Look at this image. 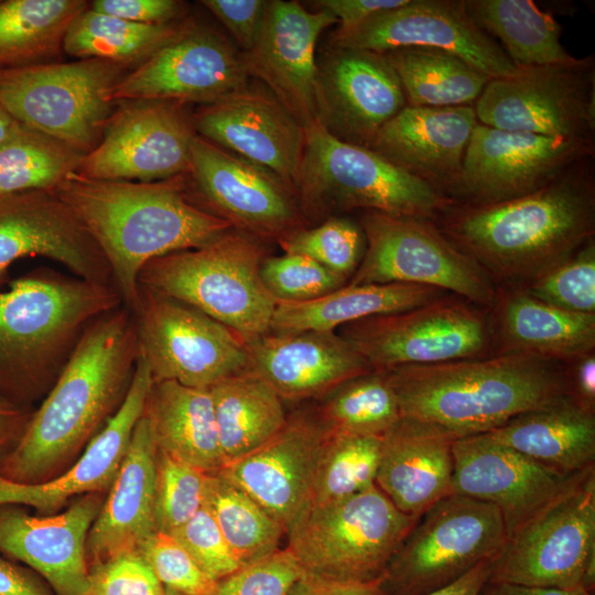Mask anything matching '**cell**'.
I'll return each instance as SVG.
<instances>
[{"label":"cell","instance_id":"1","mask_svg":"<svg viewBox=\"0 0 595 595\" xmlns=\"http://www.w3.org/2000/svg\"><path fill=\"white\" fill-rule=\"evenodd\" d=\"M139 357L131 311L121 305L96 318L17 446L0 462V476L35 485L67 470L121 407Z\"/></svg>","mask_w":595,"mask_h":595},{"label":"cell","instance_id":"2","mask_svg":"<svg viewBox=\"0 0 595 595\" xmlns=\"http://www.w3.org/2000/svg\"><path fill=\"white\" fill-rule=\"evenodd\" d=\"M593 158L533 193L486 205L455 204L441 215L440 231L490 280L526 284L594 238Z\"/></svg>","mask_w":595,"mask_h":595},{"label":"cell","instance_id":"3","mask_svg":"<svg viewBox=\"0 0 595 595\" xmlns=\"http://www.w3.org/2000/svg\"><path fill=\"white\" fill-rule=\"evenodd\" d=\"M89 231L123 305L138 301V278L153 259L203 247L234 227L193 202L186 173L155 182L89 178L77 172L56 190Z\"/></svg>","mask_w":595,"mask_h":595},{"label":"cell","instance_id":"4","mask_svg":"<svg viewBox=\"0 0 595 595\" xmlns=\"http://www.w3.org/2000/svg\"><path fill=\"white\" fill-rule=\"evenodd\" d=\"M401 418L452 440L490 432L567 397L558 361L497 355L387 370Z\"/></svg>","mask_w":595,"mask_h":595},{"label":"cell","instance_id":"5","mask_svg":"<svg viewBox=\"0 0 595 595\" xmlns=\"http://www.w3.org/2000/svg\"><path fill=\"white\" fill-rule=\"evenodd\" d=\"M123 305L115 286L39 268L0 292V392L35 408L88 326Z\"/></svg>","mask_w":595,"mask_h":595},{"label":"cell","instance_id":"6","mask_svg":"<svg viewBox=\"0 0 595 595\" xmlns=\"http://www.w3.org/2000/svg\"><path fill=\"white\" fill-rule=\"evenodd\" d=\"M264 258L257 237L232 228L203 247L151 260L138 283L199 310L250 342L270 332L277 305L261 279Z\"/></svg>","mask_w":595,"mask_h":595},{"label":"cell","instance_id":"7","mask_svg":"<svg viewBox=\"0 0 595 595\" xmlns=\"http://www.w3.org/2000/svg\"><path fill=\"white\" fill-rule=\"evenodd\" d=\"M296 196L306 216L361 208L431 220L455 203L374 150L344 142L317 121L305 128Z\"/></svg>","mask_w":595,"mask_h":595},{"label":"cell","instance_id":"8","mask_svg":"<svg viewBox=\"0 0 595 595\" xmlns=\"http://www.w3.org/2000/svg\"><path fill=\"white\" fill-rule=\"evenodd\" d=\"M419 518L400 511L374 485L310 507L286 533V547L304 571L346 583L381 577Z\"/></svg>","mask_w":595,"mask_h":595},{"label":"cell","instance_id":"9","mask_svg":"<svg viewBox=\"0 0 595 595\" xmlns=\"http://www.w3.org/2000/svg\"><path fill=\"white\" fill-rule=\"evenodd\" d=\"M508 540L499 509L451 493L415 522L380 577L381 595H423L440 589L484 561Z\"/></svg>","mask_w":595,"mask_h":595},{"label":"cell","instance_id":"10","mask_svg":"<svg viewBox=\"0 0 595 595\" xmlns=\"http://www.w3.org/2000/svg\"><path fill=\"white\" fill-rule=\"evenodd\" d=\"M126 68L79 60L0 69V100L21 125L86 154L101 139Z\"/></svg>","mask_w":595,"mask_h":595},{"label":"cell","instance_id":"11","mask_svg":"<svg viewBox=\"0 0 595 595\" xmlns=\"http://www.w3.org/2000/svg\"><path fill=\"white\" fill-rule=\"evenodd\" d=\"M488 580L594 593L595 467L508 538Z\"/></svg>","mask_w":595,"mask_h":595},{"label":"cell","instance_id":"12","mask_svg":"<svg viewBox=\"0 0 595 595\" xmlns=\"http://www.w3.org/2000/svg\"><path fill=\"white\" fill-rule=\"evenodd\" d=\"M359 225L366 249L349 284L425 285L494 306L491 280L431 221L366 210Z\"/></svg>","mask_w":595,"mask_h":595},{"label":"cell","instance_id":"13","mask_svg":"<svg viewBox=\"0 0 595 595\" xmlns=\"http://www.w3.org/2000/svg\"><path fill=\"white\" fill-rule=\"evenodd\" d=\"M131 312L140 357L148 364L153 381L209 388L250 369L246 342L184 302L139 286Z\"/></svg>","mask_w":595,"mask_h":595},{"label":"cell","instance_id":"14","mask_svg":"<svg viewBox=\"0 0 595 595\" xmlns=\"http://www.w3.org/2000/svg\"><path fill=\"white\" fill-rule=\"evenodd\" d=\"M473 107L491 128L595 140L594 55L489 79Z\"/></svg>","mask_w":595,"mask_h":595},{"label":"cell","instance_id":"15","mask_svg":"<svg viewBox=\"0 0 595 595\" xmlns=\"http://www.w3.org/2000/svg\"><path fill=\"white\" fill-rule=\"evenodd\" d=\"M491 323L475 304L440 298L428 304L359 320L342 336L374 370L484 357Z\"/></svg>","mask_w":595,"mask_h":595},{"label":"cell","instance_id":"16","mask_svg":"<svg viewBox=\"0 0 595 595\" xmlns=\"http://www.w3.org/2000/svg\"><path fill=\"white\" fill-rule=\"evenodd\" d=\"M595 140L548 137L477 122L446 196L486 205L533 193L593 158Z\"/></svg>","mask_w":595,"mask_h":595},{"label":"cell","instance_id":"17","mask_svg":"<svg viewBox=\"0 0 595 595\" xmlns=\"http://www.w3.org/2000/svg\"><path fill=\"white\" fill-rule=\"evenodd\" d=\"M196 131L185 104L121 101L78 174L96 180L155 182L185 174Z\"/></svg>","mask_w":595,"mask_h":595},{"label":"cell","instance_id":"18","mask_svg":"<svg viewBox=\"0 0 595 595\" xmlns=\"http://www.w3.org/2000/svg\"><path fill=\"white\" fill-rule=\"evenodd\" d=\"M187 186L205 210L257 238L281 237L304 228L296 194L269 170L203 138L191 147Z\"/></svg>","mask_w":595,"mask_h":595},{"label":"cell","instance_id":"19","mask_svg":"<svg viewBox=\"0 0 595 595\" xmlns=\"http://www.w3.org/2000/svg\"><path fill=\"white\" fill-rule=\"evenodd\" d=\"M251 76L244 53L218 32L185 23L111 91L113 102L169 100L210 104L244 87Z\"/></svg>","mask_w":595,"mask_h":595},{"label":"cell","instance_id":"20","mask_svg":"<svg viewBox=\"0 0 595 595\" xmlns=\"http://www.w3.org/2000/svg\"><path fill=\"white\" fill-rule=\"evenodd\" d=\"M193 120L198 137L269 170L296 194L305 129L260 80L202 105Z\"/></svg>","mask_w":595,"mask_h":595},{"label":"cell","instance_id":"21","mask_svg":"<svg viewBox=\"0 0 595 595\" xmlns=\"http://www.w3.org/2000/svg\"><path fill=\"white\" fill-rule=\"evenodd\" d=\"M332 45L377 53L439 48L462 57L490 79L518 72L501 45L475 24L464 0H409L348 32H336Z\"/></svg>","mask_w":595,"mask_h":595},{"label":"cell","instance_id":"22","mask_svg":"<svg viewBox=\"0 0 595 595\" xmlns=\"http://www.w3.org/2000/svg\"><path fill=\"white\" fill-rule=\"evenodd\" d=\"M407 106L383 53L332 47L316 60V121L347 143L371 147L380 129Z\"/></svg>","mask_w":595,"mask_h":595},{"label":"cell","instance_id":"23","mask_svg":"<svg viewBox=\"0 0 595 595\" xmlns=\"http://www.w3.org/2000/svg\"><path fill=\"white\" fill-rule=\"evenodd\" d=\"M25 257L48 258L75 277L115 286L102 251L55 191L0 196V292L10 267Z\"/></svg>","mask_w":595,"mask_h":595},{"label":"cell","instance_id":"24","mask_svg":"<svg viewBox=\"0 0 595 595\" xmlns=\"http://www.w3.org/2000/svg\"><path fill=\"white\" fill-rule=\"evenodd\" d=\"M106 495L78 496L52 516L0 505V553L37 573L55 595H88L86 541Z\"/></svg>","mask_w":595,"mask_h":595},{"label":"cell","instance_id":"25","mask_svg":"<svg viewBox=\"0 0 595 595\" xmlns=\"http://www.w3.org/2000/svg\"><path fill=\"white\" fill-rule=\"evenodd\" d=\"M452 451V493L496 506L508 538L582 474L553 472L487 433L457 439Z\"/></svg>","mask_w":595,"mask_h":595},{"label":"cell","instance_id":"26","mask_svg":"<svg viewBox=\"0 0 595 595\" xmlns=\"http://www.w3.org/2000/svg\"><path fill=\"white\" fill-rule=\"evenodd\" d=\"M329 432L315 412H296L270 441L218 473L279 521L286 533L307 510Z\"/></svg>","mask_w":595,"mask_h":595},{"label":"cell","instance_id":"27","mask_svg":"<svg viewBox=\"0 0 595 595\" xmlns=\"http://www.w3.org/2000/svg\"><path fill=\"white\" fill-rule=\"evenodd\" d=\"M336 22L324 9L315 12L298 1L269 0L260 36L244 53L250 76L264 84L304 129L316 121V43Z\"/></svg>","mask_w":595,"mask_h":595},{"label":"cell","instance_id":"28","mask_svg":"<svg viewBox=\"0 0 595 595\" xmlns=\"http://www.w3.org/2000/svg\"><path fill=\"white\" fill-rule=\"evenodd\" d=\"M152 382L148 364L139 357L121 407L91 439L77 461L62 475L42 484H17L0 476V505H21L34 509L36 516H52L78 496L107 494L143 414Z\"/></svg>","mask_w":595,"mask_h":595},{"label":"cell","instance_id":"29","mask_svg":"<svg viewBox=\"0 0 595 595\" xmlns=\"http://www.w3.org/2000/svg\"><path fill=\"white\" fill-rule=\"evenodd\" d=\"M250 370L282 400L322 398L374 369L335 332H269L246 342Z\"/></svg>","mask_w":595,"mask_h":595},{"label":"cell","instance_id":"30","mask_svg":"<svg viewBox=\"0 0 595 595\" xmlns=\"http://www.w3.org/2000/svg\"><path fill=\"white\" fill-rule=\"evenodd\" d=\"M477 122L473 106L407 105L380 129L370 149L446 196Z\"/></svg>","mask_w":595,"mask_h":595},{"label":"cell","instance_id":"31","mask_svg":"<svg viewBox=\"0 0 595 595\" xmlns=\"http://www.w3.org/2000/svg\"><path fill=\"white\" fill-rule=\"evenodd\" d=\"M150 424L139 419L117 476L86 541L88 567L122 553L138 551L155 532V456Z\"/></svg>","mask_w":595,"mask_h":595},{"label":"cell","instance_id":"32","mask_svg":"<svg viewBox=\"0 0 595 595\" xmlns=\"http://www.w3.org/2000/svg\"><path fill=\"white\" fill-rule=\"evenodd\" d=\"M453 441L401 418L381 437L377 487L403 513L420 518L452 493Z\"/></svg>","mask_w":595,"mask_h":595},{"label":"cell","instance_id":"33","mask_svg":"<svg viewBox=\"0 0 595 595\" xmlns=\"http://www.w3.org/2000/svg\"><path fill=\"white\" fill-rule=\"evenodd\" d=\"M499 355H529L572 363L594 353L595 314L565 311L522 289L496 298Z\"/></svg>","mask_w":595,"mask_h":595},{"label":"cell","instance_id":"34","mask_svg":"<svg viewBox=\"0 0 595 595\" xmlns=\"http://www.w3.org/2000/svg\"><path fill=\"white\" fill-rule=\"evenodd\" d=\"M487 434L564 476L595 467V413L569 397L519 414Z\"/></svg>","mask_w":595,"mask_h":595},{"label":"cell","instance_id":"35","mask_svg":"<svg viewBox=\"0 0 595 595\" xmlns=\"http://www.w3.org/2000/svg\"><path fill=\"white\" fill-rule=\"evenodd\" d=\"M143 415L158 450L206 473L225 466L208 388L153 381Z\"/></svg>","mask_w":595,"mask_h":595},{"label":"cell","instance_id":"36","mask_svg":"<svg viewBox=\"0 0 595 595\" xmlns=\"http://www.w3.org/2000/svg\"><path fill=\"white\" fill-rule=\"evenodd\" d=\"M444 294L435 288L408 283L348 284L310 301H277L270 332H335L359 320L428 304Z\"/></svg>","mask_w":595,"mask_h":595},{"label":"cell","instance_id":"37","mask_svg":"<svg viewBox=\"0 0 595 595\" xmlns=\"http://www.w3.org/2000/svg\"><path fill=\"white\" fill-rule=\"evenodd\" d=\"M208 389L225 465L262 446L288 421L281 397L250 369Z\"/></svg>","mask_w":595,"mask_h":595},{"label":"cell","instance_id":"38","mask_svg":"<svg viewBox=\"0 0 595 595\" xmlns=\"http://www.w3.org/2000/svg\"><path fill=\"white\" fill-rule=\"evenodd\" d=\"M477 26L497 37L517 67L574 60L561 43L562 28L531 0H464Z\"/></svg>","mask_w":595,"mask_h":595},{"label":"cell","instance_id":"39","mask_svg":"<svg viewBox=\"0 0 595 595\" xmlns=\"http://www.w3.org/2000/svg\"><path fill=\"white\" fill-rule=\"evenodd\" d=\"M85 0H0V69L47 63Z\"/></svg>","mask_w":595,"mask_h":595},{"label":"cell","instance_id":"40","mask_svg":"<svg viewBox=\"0 0 595 595\" xmlns=\"http://www.w3.org/2000/svg\"><path fill=\"white\" fill-rule=\"evenodd\" d=\"M383 54L408 106H473L490 79L462 57L439 48L402 47Z\"/></svg>","mask_w":595,"mask_h":595},{"label":"cell","instance_id":"41","mask_svg":"<svg viewBox=\"0 0 595 595\" xmlns=\"http://www.w3.org/2000/svg\"><path fill=\"white\" fill-rule=\"evenodd\" d=\"M185 23L141 24L86 9L69 25L63 50L79 60L141 64Z\"/></svg>","mask_w":595,"mask_h":595},{"label":"cell","instance_id":"42","mask_svg":"<svg viewBox=\"0 0 595 595\" xmlns=\"http://www.w3.org/2000/svg\"><path fill=\"white\" fill-rule=\"evenodd\" d=\"M204 506L209 510L241 566L280 550L283 526L257 501L220 473H208Z\"/></svg>","mask_w":595,"mask_h":595},{"label":"cell","instance_id":"43","mask_svg":"<svg viewBox=\"0 0 595 595\" xmlns=\"http://www.w3.org/2000/svg\"><path fill=\"white\" fill-rule=\"evenodd\" d=\"M321 399L316 413L329 434L381 437L401 419L387 370L349 379Z\"/></svg>","mask_w":595,"mask_h":595},{"label":"cell","instance_id":"44","mask_svg":"<svg viewBox=\"0 0 595 595\" xmlns=\"http://www.w3.org/2000/svg\"><path fill=\"white\" fill-rule=\"evenodd\" d=\"M84 153L23 125L0 147V196L55 191L78 172Z\"/></svg>","mask_w":595,"mask_h":595},{"label":"cell","instance_id":"45","mask_svg":"<svg viewBox=\"0 0 595 595\" xmlns=\"http://www.w3.org/2000/svg\"><path fill=\"white\" fill-rule=\"evenodd\" d=\"M381 437L329 434L318 459L309 508L347 498L376 485Z\"/></svg>","mask_w":595,"mask_h":595},{"label":"cell","instance_id":"46","mask_svg":"<svg viewBox=\"0 0 595 595\" xmlns=\"http://www.w3.org/2000/svg\"><path fill=\"white\" fill-rule=\"evenodd\" d=\"M285 253L307 256L344 279L358 268L366 238L359 224L332 216L313 228H301L278 239Z\"/></svg>","mask_w":595,"mask_h":595},{"label":"cell","instance_id":"47","mask_svg":"<svg viewBox=\"0 0 595 595\" xmlns=\"http://www.w3.org/2000/svg\"><path fill=\"white\" fill-rule=\"evenodd\" d=\"M207 474L156 450L155 531L171 534L203 507Z\"/></svg>","mask_w":595,"mask_h":595},{"label":"cell","instance_id":"48","mask_svg":"<svg viewBox=\"0 0 595 595\" xmlns=\"http://www.w3.org/2000/svg\"><path fill=\"white\" fill-rule=\"evenodd\" d=\"M522 290L552 306L595 314L594 238L567 260L526 283Z\"/></svg>","mask_w":595,"mask_h":595},{"label":"cell","instance_id":"49","mask_svg":"<svg viewBox=\"0 0 595 595\" xmlns=\"http://www.w3.org/2000/svg\"><path fill=\"white\" fill-rule=\"evenodd\" d=\"M261 279L277 301L304 302L344 286L346 279L300 253L266 257Z\"/></svg>","mask_w":595,"mask_h":595},{"label":"cell","instance_id":"50","mask_svg":"<svg viewBox=\"0 0 595 595\" xmlns=\"http://www.w3.org/2000/svg\"><path fill=\"white\" fill-rule=\"evenodd\" d=\"M138 552L164 587L183 595H208L216 586L217 581L208 576L171 534L155 531L142 541Z\"/></svg>","mask_w":595,"mask_h":595},{"label":"cell","instance_id":"51","mask_svg":"<svg viewBox=\"0 0 595 595\" xmlns=\"http://www.w3.org/2000/svg\"><path fill=\"white\" fill-rule=\"evenodd\" d=\"M303 567L285 549L217 581L208 595H285Z\"/></svg>","mask_w":595,"mask_h":595},{"label":"cell","instance_id":"52","mask_svg":"<svg viewBox=\"0 0 595 595\" xmlns=\"http://www.w3.org/2000/svg\"><path fill=\"white\" fill-rule=\"evenodd\" d=\"M171 536L197 565L218 581L241 567L209 510L203 507Z\"/></svg>","mask_w":595,"mask_h":595},{"label":"cell","instance_id":"53","mask_svg":"<svg viewBox=\"0 0 595 595\" xmlns=\"http://www.w3.org/2000/svg\"><path fill=\"white\" fill-rule=\"evenodd\" d=\"M88 595H163L164 586L138 551L89 566Z\"/></svg>","mask_w":595,"mask_h":595},{"label":"cell","instance_id":"54","mask_svg":"<svg viewBox=\"0 0 595 595\" xmlns=\"http://www.w3.org/2000/svg\"><path fill=\"white\" fill-rule=\"evenodd\" d=\"M206 7L228 30L242 53L256 45L266 15L264 0H203Z\"/></svg>","mask_w":595,"mask_h":595},{"label":"cell","instance_id":"55","mask_svg":"<svg viewBox=\"0 0 595 595\" xmlns=\"http://www.w3.org/2000/svg\"><path fill=\"white\" fill-rule=\"evenodd\" d=\"M89 9L141 24H169L182 15L183 3L175 0H95Z\"/></svg>","mask_w":595,"mask_h":595},{"label":"cell","instance_id":"56","mask_svg":"<svg viewBox=\"0 0 595 595\" xmlns=\"http://www.w3.org/2000/svg\"><path fill=\"white\" fill-rule=\"evenodd\" d=\"M409 0H318L317 9L331 12L339 23L337 33L348 32L370 18L404 6Z\"/></svg>","mask_w":595,"mask_h":595},{"label":"cell","instance_id":"57","mask_svg":"<svg viewBox=\"0 0 595 595\" xmlns=\"http://www.w3.org/2000/svg\"><path fill=\"white\" fill-rule=\"evenodd\" d=\"M285 595H381L380 578L369 583H346L303 570Z\"/></svg>","mask_w":595,"mask_h":595},{"label":"cell","instance_id":"58","mask_svg":"<svg viewBox=\"0 0 595 595\" xmlns=\"http://www.w3.org/2000/svg\"><path fill=\"white\" fill-rule=\"evenodd\" d=\"M0 595H55L33 570L0 553Z\"/></svg>","mask_w":595,"mask_h":595},{"label":"cell","instance_id":"59","mask_svg":"<svg viewBox=\"0 0 595 595\" xmlns=\"http://www.w3.org/2000/svg\"><path fill=\"white\" fill-rule=\"evenodd\" d=\"M565 370L567 397L581 408L595 413V355L581 357Z\"/></svg>","mask_w":595,"mask_h":595},{"label":"cell","instance_id":"60","mask_svg":"<svg viewBox=\"0 0 595 595\" xmlns=\"http://www.w3.org/2000/svg\"><path fill=\"white\" fill-rule=\"evenodd\" d=\"M34 410L13 402L0 392V462L23 436Z\"/></svg>","mask_w":595,"mask_h":595},{"label":"cell","instance_id":"61","mask_svg":"<svg viewBox=\"0 0 595 595\" xmlns=\"http://www.w3.org/2000/svg\"><path fill=\"white\" fill-rule=\"evenodd\" d=\"M491 562L493 560L484 561L457 581L423 595H478L482 587L489 578Z\"/></svg>","mask_w":595,"mask_h":595},{"label":"cell","instance_id":"62","mask_svg":"<svg viewBox=\"0 0 595 595\" xmlns=\"http://www.w3.org/2000/svg\"><path fill=\"white\" fill-rule=\"evenodd\" d=\"M478 595H594L583 588L560 589L487 581Z\"/></svg>","mask_w":595,"mask_h":595},{"label":"cell","instance_id":"63","mask_svg":"<svg viewBox=\"0 0 595 595\" xmlns=\"http://www.w3.org/2000/svg\"><path fill=\"white\" fill-rule=\"evenodd\" d=\"M19 125L20 122L14 119L0 100V147L12 136Z\"/></svg>","mask_w":595,"mask_h":595},{"label":"cell","instance_id":"64","mask_svg":"<svg viewBox=\"0 0 595 595\" xmlns=\"http://www.w3.org/2000/svg\"><path fill=\"white\" fill-rule=\"evenodd\" d=\"M163 595H183L182 593L175 591V589H172V588H169V587H164V593Z\"/></svg>","mask_w":595,"mask_h":595}]
</instances>
